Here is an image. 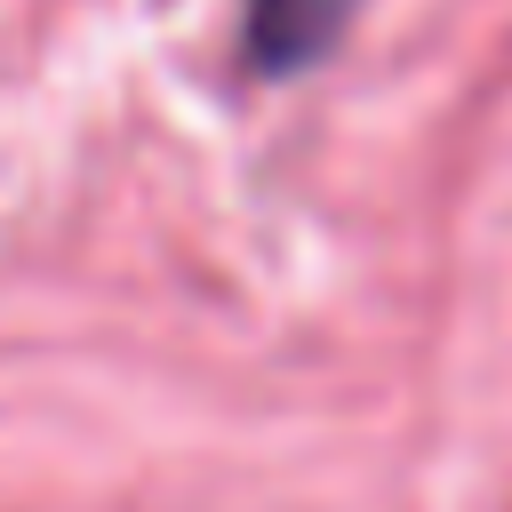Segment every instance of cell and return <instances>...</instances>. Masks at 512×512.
Returning <instances> with one entry per match:
<instances>
[{
	"label": "cell",
	"instance_id": "cell-1",
	"mask_svg": "<svg viewBox=\"0 0 512 512\" xmlns=\"http://www.w3.org/2000/svg\"><path fill=\"white\" fill-rule=\"evenodd\" d=\"M352 8L360 0H248V56L264 72H296L352 24Z\"/></svg>",
	"mask_w": 512,
	"mask_h": 512
}]
</instances>
